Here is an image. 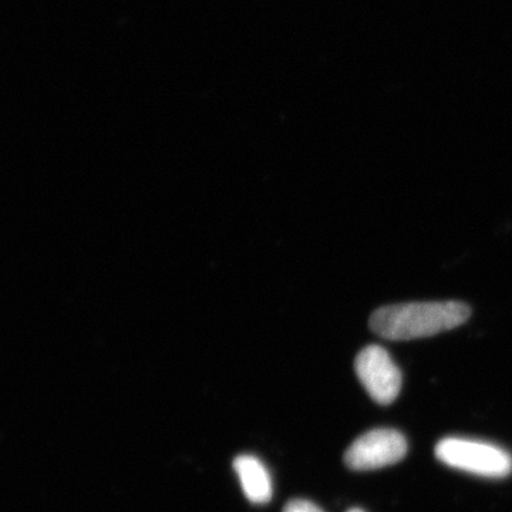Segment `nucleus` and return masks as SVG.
Returning a JSON list of instances; mask_svg holds the SVG:
<instances>
[{
    "instance_id": "nucleus-1",
    "label": "nucleus",
    "mask_w": 512,
    "mask_h": 512,
    "mask_svg": "<svg viewBox=\"0 0 512 512\" xmlns=\"http://www.w3.org/2000/svg\"><path fill=\"white\" fill-rule=\"evenodd\" d=\"M470 316V306L460 301L397 303L373 312L369 326L382 339L414 340L456 329Z\"/></svg>"
},
{
    "instance_id": "nucleus-2",
    "label": "nucleus",
    "mask_w": 512,
    "mask_h": 512,
    "mask_svg": "<svg viewBox=\"0 0 512 512\" xmlns=\"http://www.w3.org/2000/svg\"><path fill=\"white\" fill-rule=\"evenodd\" d=\"M436 457L446 466L474 476L504 478L512 473L511 454L481 440L448 437L437 444Z\"/></svg>"
},
{
    "instance_id": "nucleus-3",
    "label": "nucleus",
    "mask_w": 512,
    "mask_h": 512,
    "mask_svg": "<svg viewBox=\"0 0 512 512\" xmlns=\"http://www.w3.org/2000/svg\"><path fill=\"white\" fill-rule=\"evenodd\" d=\"M407 450L409 444L400 431L370 430L353 441L345 453V464L355 471L379 470L402 461Z\"/></svg>"
},
{
    "instance_id": "nucleus-4",
    "label": "nucleus",
    "mask_w": 512,
    "mask_h": 512,
    "mask_svg": "<svg viewBox=\"0 0 512 512\" xmlns=\"http://www.w3.org/2000/svg\"><path fill=\"white\" fill-rule=\"evenodd\" d=\"M356 375L369 396L386 406L393 403L402 390V372L393 357L379 345L366 346L355 360Z\"/></svg>"
},
{
    "instance_id": "nucleus-5",
    "label": "nucleus",
    "mask_w": 512,
    "mask_h": 512,
    "mask_svg": "<svg viewBox=\"0 0 512 512\" xmlns=\"http://www.w3.org/2000/svg\"><path fill=\"white\" fill-rule=\"evenodd\" d=\"M234 470L241 483L245 497L252 504H266L271 501L274 487L268 468L251 454H242L234 460Z\"/></svg>"
},
{
    "instance_id": "nucleus-6",
    "label": "nucleus",
    "mask_w": 512,
    "mask_h": 512,
    "mask_svg": "<svg viewBox=\"0 0 512 512\" xmlns=\"http://www.w3.org/2000/svg\"><path fill=\"white\" fill-rule=\"evenodd\" d=\"M284 512H323L318 505L308 500H291L285 505Z\"/></svg>"
},
{
    "instance_id": "nucleus-7",
    "label": "nucleus",
    "mask_w": 512,
    "mask_h": 512,
    "mask_svg": "<svg viewBox=\"0 0 512 512\" xmlns=\"http://www.w3.org/2000/svg\"><path fill=\"white\" fill-rule=\"evenodd\" d=\"M348 512H365V511L359 510V508H353V510H349Z\"/></svg>"
}]
</instances>
